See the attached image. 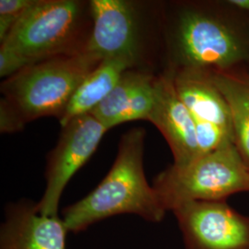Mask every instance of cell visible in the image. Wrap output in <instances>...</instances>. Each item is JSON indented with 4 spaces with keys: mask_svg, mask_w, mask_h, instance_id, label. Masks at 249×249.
Instances as JSON below:
<instances>
[{
    "mask_svg": "<svg viewBox=\"0 0 249 249\" xmlns=\"http://www.w3.org/2000/svg\"><path fill=\"white\" fill-rule=\"evenodd\" d=\"M89 18V2L38 0L1 43V78L53 56L85 51Z\"/></svg>",
    "mask_w": 249,
    "mask_h": 249,
    "instance_id": "4",
    "label": "cell"
},
{
    "mask_svg": "<svg viewBox=\"0 0 249 249\" xmlns=\"http://www.w3.org/2000/svg\"><path fill=\"white\" fill-rule=\"evenodd\" d=\"M63 219L40 213L37 203L9 206L0 231V249H66Z\"/></svg>",
    "mask_w": 249,
    "mask_h": 249,
    "instance_id": "10",
    "label": "cell"
},
{
    "mask_svg": "<svg viewBox=\"0 0 249 249\" xmlns=\"http://www.w3.org/2000/svg\"><path fill=\"white\" fill-rule=\"evenodd\" d=\"M38 0H1L0 1V42L2 43L12 29Z\"/></svg>",
    "mask_w": 249,
    "mask_h": 249,
    "instance_id": "15",
    "label": "cell"
},
{
    "mask_svg": "<svg viewBox=\"0 0 249 249\" xmlns=\"http://www.w3.org/2000/svg\"><path fill=\"white\" fill-rule=\"evenodd\" d=\"M148 121L168 143L174 164L184 165L199 156L194 118L178 96L173 74L167 70L157 76L154 104Z\"/></svg>",
    "mask_w": 249,
    "mask_h": 249,
    "instance_id": "9",
    "label": "cell"
},
{
    "mask_svg": "<svg viewBox=\"0 0 249 249\" xmlns=\"http://www.w3.org/2000/svg\"><path fill=\"white\" fill-rule=\"evenodd\" d=\"M157 76L144 70L124 72L106 99L91 111L107 130L136 120H149L154 98Z\"/></svg>",
    "mask_w": 249,
    "mask_h": 249,
    "instance_id": "11",
    "label": "cell"
},
{
    "mask_svg": "<svg viewBox=\"0 0 249 249\" xmlns=\"http://www.w3.org/2000/svg\"><path fill=\"white\" fill-rule=\"evenodd\" d=\"M153 187L167 212L192 201H224L249 192V166L230 144L187 164H173L157 176Z\"/></svg>",
    "mask_w": 249,
    "mask_h": 249,
    "instance_id": "5",
    "label": "cell"
},
{
    "mask_svg": "<svg viewBox=\"0 0 249 249\" xmlns=\"http://www.w3.org/2000/svg\"><path fill=\"white\" fill-rule=\"evenodd\" d=\"M91 32L85 51L101 59L124 57L138 65L141 28L133 3L124 0L89 1Z\"/></svg>",
    "mask_w": 249,
    "mask_h": 249,
    "instance_id": "8",
    "label": "cell"
},
{
    "mask_svg": "<svg viewBox=\"0 0 249 249\" xmlns=\"http://www.w3.org/2000/svg\"><path fill=\"white\" fill-rule=\"evenodd\" d=\"M173 213L187 249H249V218L225 201H192Z\"/></svg>",
    "mask_w": 249,
    "mask_h": 249,
    "instance_id": "7",
    "label": "cell"
},
{
    "mask_svg": "<svg viewBox=\"0 0 249 249\" xmlns=\"http://www.w3.org/2000/svg\"><path fill=\"white\" fill-rule=\"evenodd\" d=\"M144 142L142 127L122 136L116 160L107 177L89 195L64 210L63 221L68 231H84L93 223L119 214L138 215L151 223L163 219L167 211L145 176Z\"/></svg>",
    "mask_w": 249,
    "mask_h": 249,
    "instance_id": "2",
    "label": "cell"
},
{
    "mask_svg": "<svg viewBox=\"0 0 249 249\" xmlns=\"http://www.w3.org/2000/svg\"><path fill=\"white\" fill-rule=\"evenodd\" d=\"M102 60L87 51L57 55L7 78L1 84V132L21 130L42 117L59 119L82 81Z\"/></svg>",
    "mask_w": 249,
    "mask_h": 249,
    "instance_id": "3",
    "label": "cell"
},
{
    "mask_svg": "<svg viewBox=\"0 0 249 249\" xmlns=\"http://www.w3.org/2000/svg\"><path fill=\"white\" fill-rule=\"evenodd\" d=\"M162 20L164 70L249 72V16L228 0L175 3Z\"/></svg>",
    "mask_w": 249,
    "mask_h": 249,
    "instance_id": "1",
    "label": "cell"
},
{
    "mask_svg": "<svg viewBox=\"0 0 249 249\" xmlns=\"http://www.w3.org/2000/svg\"><path fill=\"white\" fill-rule=\"evenodd\" d=\"M136 67L133 61L124 57L103 59L73 94L58 119L61 126L69 124L74 118L90 114L116 87L124 72Z\"/></svg>",
    "mask_w": 249,
    "mask_h": 249,
    "instance_id": "13",
    "label": "cell"
},
{
    "mask_svg": "<svg viewBox=\"0 0 249 249\" xmlns=\"http://www.w3.org/2000/svg\"><path fill=\"white\" fill-rule=\"evenodd\" d=\"M210 75L229 107L235 146L249 166V72Z\"/></svg>",
    "mask_w": 249,
    "mask_h": 249,
    "instance_id": "14",
    "label": "cell"
},
{
    "mask_svg": "<svg viewBox=\"0 0 249 249\" xmlns=\"http://www.w3.org/2000/svg\"><path fill=\"white\" fill-rule=\"evenodd\" d=\"M172 74L178 96L194 121L217 125L234 138L230 109L211 75L194 71H180Z\"/></svg>",
    "mask_w": 249,
    "mask_h": 249,
    "instance_id": "12",
    "label": "cell"
},
{
    "mask_svg": "<svg viewBox=\"0 0 249 249\" xmlns=\"http://www.w3.org/2000/svg\"><path fill=\"white\" fill-rule=\"evenodd\" d=\"M229 3L249 16V0H228Z\"/></svg>",
    "mask_w": 249,
    "mask_h": 249,
    "instance_id": "16",
    "label": "cell"
},
{
    "mask_svg": "<svg viewBox=\"0 0 249 249\" xmlns=\"http://www.w3.org/2000/svg\"><path fill=\"white\" fill-rule=\"evenodd\" d=\"M107 131L91 114L74 118L63 126L57 145L47 159L46 187L37 203L40 213L57 216L60 198L68 183L96 151Z\"/></svg>",
    "mask_w": 249,
    "mask_h": 249,
    "instance_id": "6",
    "label": "cell"
}]
</instances>
